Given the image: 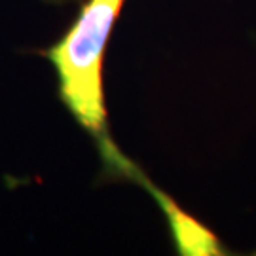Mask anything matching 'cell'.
<instances>
[{"mask_svg": "<svg viewBox=\"0 0 256 256\" xmlns=\"http://www.w3.org/2000/svg\"><path fill=\"white\" fill-rule=\"evenodd\" d=\"M135 186L142 188L152 198L156 207L164 214L169 236L176 254L180 256H224L230 254L228 247L212 230L184 210L169 194L152 182L144 171L138 174Z\"/></svg>", "mask_w": 256, "mask_h": 256, "instance_id": "cell-2", "label": "cell"}, {"mask_svg": "<svg viewBox=\"0 0 256 256\" xmlns=\"http://www.w3.org/2000/svg\"><path fill=\"white\" fill-rule=\"evenodd\" d=\"M124 4L126 0H82L72 25L40 55L54 68L64 108L97 148L102 176L135 182L142 169L110 135L104 95V57Z\"/></svg>", "mask_w": 256, "mask_h": 256, "instance_id": "cell-1", "label": "cell"}, {"mask_svg": "<svg viewBox=\"0 0 256 256\" xmlns=\"http://www.w3.org/2000/svg\"><path fill=\"white\" fill-rule=\"evenodd\" d=\"M46 4L57 6V8H63V6H78L82 0H44Z\"/></svg>", "mask_w": 256, "mask_h": 256, "instance_id": "cell-3", "label": "cell"}]
</instances>
